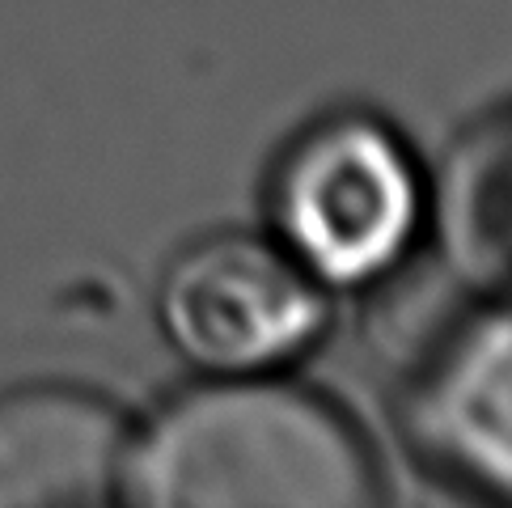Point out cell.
Masks as SVG:
<instances>
[{"label":"cell","instance_id":"obj_1","mask_svg":"<svg viewBox=\"0 0 512 508\" xmlns=\"http://www.w3.org/2000/svg\"><path fill=\"white\" fill-rule=\"evenodd\" d=\"M123 496L144 508H364L373 466L322 398L225 381L157 415L127 449Z\"/></svg>","mask_w":512,"mask_h":508},{"label":"cell","instance_id":"obj_2","mask_svg":"<svg viewBox=\"0 0 512 508\" xmlns=\"http://www.w3.org/2000/svg\"><path fill=\"white\" fill-rule=\"evenodd\" d=\"M419 191L407 153L373 119L339 115L288 153L276 221L309 276L356 284L386 271L407 246Z\"/></svg>","mask_w":512,"mask_h":508},{"label":"cell","instance_id":"obj_3","mask_svg":"<svg viewBox=\"0 0 512 508\" xmlns=\"http://www.w3.org/2000/svg\"><path fill=\"white\" fill-rule=\"evenodd\" d=\"M161 322L182 356L212 373H254L318 331L322 297L288 250L259 238H208L161 284Z\"/></svg>","mask_w":512,"mask_h":508},{"label":"cell","instance_id":"obj_4","mask_svg":"<svg viewBox=\"0 0 512 508\" xmlns=\"http://www.w3.org/2000/svg\"><path fill=\"white\" fill-rule=\"evenodd\" d=\"M127 437L94 394L39 386L0 398V508H94L123 492Z\"/></svg>","mask_w":512,"mask_h":508},{"label":"cell","instance_id":"obj_5","mask_svg":"<svg viewBox=\"0 0 512 508\" xmlns=\"http://www.w3.org/2000/svg\"><path fill=\"white\" fill-rule=\"evenodd\" d=\"M415 432L453 479L512 496V314L441 356L415 398Z\"/></svg>","mask_w":512,"mask_h":508},{"label":"cell","instance_id":"obj_6","mask_svg":"<svg viewBox=\"0 0 512 508\" xmlns=\"http://www.w3.org/2000/svg\"><path fill=\"white\" fill-rule=\"evenodd\" d=\"M436 229L457 276L479 293L512 297V106L453 144Z\"/></svg>","mask_w":512,"mask_h":508}]
</instances>
